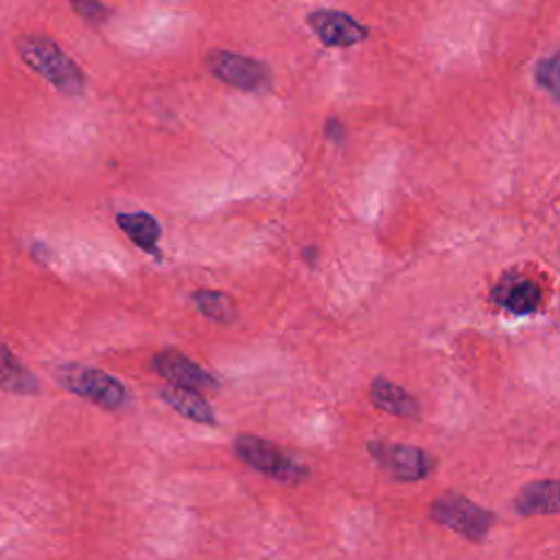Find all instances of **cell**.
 <instances>
[{"instance_id": "obj_8", "label": "cell", "mask_w": 560, "mask_h": 560, "mask_svg": "<svg viewBox=\"0 0 560 560\" xmlns=\"http://www.w3.org/2000/svg\"><path fill=\"white\" fill-rule=\"evenodd\" d=\"M151 370L158 372L164 381L190 389H217L219 381L190 357L177 350H162L151 359Z\"/></svg>"}, {"instance_id": "obj_17", "label": "cell", "mask_w": 560, "mask_h": 560, "mask_svg": "<svg viewBox=\"0 0 560 560\" xmlns=\"http://www.w3.org/2000/svg\"><path fill=\"white\" fill-rule=\"evenodd\" d=\"M74 13L90 24H105L112 18V9L101 0H70Z\"/></svg>"}, {"instance_id": "obj_15", "label": "cell", "mask_w": 560, "mask_h": 560, "mask_svg": "<svg viewBox=\"0 0 560 560\" xmlns=\"http://www.w3.org/2000/svg\"><path fill=\"white\" fill-rule=\"evenodd\" d=\"M192 302L197 306V311L212 319V322H232L236 317V304L234 300L223 293V291H212V289H199L192 293Z\"/></svg>"}, {"instance_id": "obj_7", "label": "cell", "mask_w": 560, "mask_h": 560, "mask_svg": "<svg viewBox=\"0 0 560 560\" xmlns=\"http://www.w3.org/2000/svg\"><path fill=\"white\" fill-rule=\"evenodd\" d=\"M306 22L311 31L317 35V39L330 48H348L363 42L370 35L361 22H357L348 13L332 9L311 11L306 15Z\"/></svg>"}, {"instance_id": "obj_12", "label": "cell", "mask_w": 560, "mask_h": 560, "mask_svg": "<svg viewBox=\"0 0 560 560\" xmlns=\"http://www.w3.org/2000/svg\"><path fill=\"white\" fill-rule=\"evenodd\" d=\"M370 398H372L374 407H378L387 413L400 416V418H416L420 413L416 398L409 392H405L402 387H398L396 383L387 381V378H374L372 381Z\"/></svg>"}, {"instance_id": "obj_13", "label": "cell", "mask_w": 560, "mask_h": 560, "mask_svg": "<svg viewBox=\"0 0 560 560\" xmlns=\"http://www.w3.org/2000/svg\"><path fill=\"white\" fill-rule=\"evenodd\" d=\"M116 223L140 249L158 254L162 228L155 217H151L149 212H118Z\"/></svg>"}, {"instance_id": "obj_3", "label": "cell", "mask_w": 560, "mask_h": 560, "mask_svg": "<svg viewBox=\"0 0 560 560\" xmlns=\"http://www.w3.org/2000/svg\"><path fill=\"white\" fill-rule=\"evenodd\" d=\"M57 378L68 392H72L103 409L114 411L129 402V392L122 385V381L107 374L105 370H98L92 365L68 363V365L59 368Z\"/></svg>"}, {"instance_id": "obj_16", "label": "cell", "mask_w": 560, "mask_h": 560, "mask_svg": "<svg viewBox=\"0 0 560 560\" xmlns=\"http://www.w3.org/2000/svg\"><path fill=\"white\" fill-rule=\"evenodd\" d=\"M536 83L547 90L560 103V50L551 57H542L534 70Z\"/></svg>"}, {"instance_id": "obj_5", "label": "cell", "mask_w": 560, "mask_h": 560, "mask_svg": "<svg viewBox=\"0 0 560 560\" xmlns=\"http://www.w3.org/2000/svg\"><path fill=\"white\" fill-rule=\"evenodd\" d=\"M431 518L472 542L483 540L494 523L492 512H488L481 505L472 503L470 499L453 494V492H448L431 503Z\"/></svg>"}, {"instance_id": "obj_1", "label": "cell", "mask_w": 560, "mask_h": 560, "mask_svg": "<svg viewBox=\"0 0 560 560\" xmlns=\"http://www.w3.org/2000/svg\"><path fill=\"white\" fill-rule=\"evenodd\" d=\"M15 48L22 61L44 77L55 90L68 96H79L85 90L83 70L59 48V44L46 35H20Z\"/></svg>"}, {"instance_id": "obj_10", "label": "cell", "mask_w": 560, "mask_h": 560, "mask_svg": "<svg viewBox=\"0 0 560 560\" xmlns=\"http://www.w3.org/2000/svg\"><path fill=\"white\" fill-rule=\"evenodd\" d=\"M514 505H516V512L523 516L560 512V479L525 483L516 494Z\"/></svg>"}, {"instance_id": "obj_6", "label": "cell", "mask_w": 560, "mask_h": 560, "mask_svg": "<svg viewBox=\"0 0 560 560\" xmlns=\"http://www.w3.org/2000/svg\"><path fill=\"white\" fill-rule=\"evenodd\" d=\"M370 455L396 479L400 481H418L424 479L435 462L422 448L409 444H392V442H370Z\"/></svg>"}, {"instance_id": "obj_14", "label": "cell", "mask_w": 560, "mask_h": 560, "mask_svg": "<svg viewBox=\"0 0 560 560\" xmlns=\"http://www.w3.org/2000/svg\"><path fill=\"white\" fill-rule=\"evenodd\" d=\"M0 389L13 394H35L39 383L35 374L0 341Z\"/></svg>"}, {"instance_id": "obj_9", "label": "cell", "mask_w": 560, "mask_h": 560, "mask_svg": "<svg viewBox=\"0 0 560 560\" xmlns=\"http://www.w3.org/2000/svg\"><path fill=\"white\" fill-rule=\"evenodd\" d=\"M490 298L494 304L514 315H529L540 306V287L523 276H505L494 284Z\"/></svg>"}, {"instance_id": "obj_2", "label": "cell", "mask_w": 560, "mask_h": 560, "mask_svg": "<svg viewBox=\"0 0 560 560\" xmlns=\"http://www.w3.org/2000/svg\"><path fill=\"white\" fill-rule=\"evenodd\" d=\"M234 455L258 472L273 477L282 483H302L308 477V466H304L300 459L291 457L276 444L267 442L265 438L252 433L236 435Z\"/></svg>"}, {"instance_id": "obj_11", "label": "cell", "mask_w": 560, "mask_h": 560, "mask_svg": "<svg viewBox=\"0 0 560 560\" xmlns=\"http://www.w3.org/2000/svg\"><path fill=\"white\" fill-rule=\"evenodd\" d=\"M162 400L175 409L179 416L199 422V424H214L217 422V413L210 407V402L199 394V389H190V387H182V385H166L160 392Z\"/></svg>"}, {"instance_id": "obj_18", "label": "cell", "mask_w": 560, "mask_h": 560, "mask_svg": "<svg viewBox=\"0 0 560 560\" xmlns=\"http://www.w3.org/2000/svg\"><path fill=\"white\" fill-rule=\"evenodd\" d=\"M324 133H326V138L330 140V142H341L343 140V125L339 122V120H335V118H330L328 122H326V127H324Z\"/></svg>"}, {"instance_id": "obj_4", "label": "cell", "mask_w": 560, "mask_h": 560, "mask_svg": "<svg viewBox=\"0 0 560 560\" xmlns=\"http://www.w3.org/2000/svg\"><path fill=\"white\" fill-rule=\"evenodd\" d=\"M206 66L214 79L243 92H269L273 85L271 68L254 57L232 50H210Z\"/></svg>"}]
</instances>
